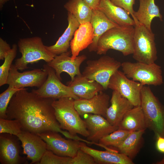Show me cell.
<instances>
[{
	"label": "cell",
	"mask_w": 164,
	"mask_h": 164,
	"mask_svg": "<svg viewBox=\"0 0 164 164\" xmlns=\"http://www.w3.org/2000/svg\"><path fill=\"white\" fill-rule=\"evenodd\" d=\"M71 51H67L59 55H56L54 58L47 64L55 70L56 74L60 80L61 73L65 72L67 73L72 81L76 75L82 74L80 67L87 59L85 55L78 56L74 60L70 56Z\"/></svg>",
	"instance_id": "4fadbf2b"
},
{
	"label": "cell",
	"mask_w": 164,
	"mask_h": 164,
	"mask_svg": "<svg viewBox=\"0 0 164 164\" xmlns=\"http://www.w3.org/2000/svg\"><path fill=\"white\" fill-rule=\"evenodd\" d=\"M21 141L23 153L31 161L39 162L47 149L46 143L37 135L23 130L17 136Z\"/></svg>",
	"instance_id": "2e32d148"
},
{
	"label": "cell",
	"mask_w": 164,
	"mask_h": 164,
	"mask_svg": "<svg viewBox=\"0 0 164 164\" xmlns=\"http://www.w3.org/2000/svg\"><path fill=\"white\" fill-rule=\"evenodd\" d=\"M143 85L139 82L130 80L119 70L111 77L108 88L118 91L134 106H140L141 93Z\"/></svg>",
	"instance_id": "30bf717a"
},
{
	"label": "cell",
	"mask_w": 164,
	"mask_h": 164,
	"mask_svg": "<svg viewBox=\"0 0 164 164\" xmlns=\"http://www.w3.org/2000/svg\"><path fill=\"white\" fill-rule=\"evenodd\" d=\"M23 88L17 89L9 86L6 90L0 94V118H7L6 110L11 98L16 92Z\"/></svg>",
	"instance_id": "1f68e13d"
},
{
	"label": "cell",
	"mask_w": 164,
	"mask_h": 164,
	"mask_svg": "<svg viewBox=\"0 0 164 164\" xmlns=\"http://www.w3.org/2000/svg\"><path fill=\"white\" fill-rule=\"evenodd\" d=\"M64 7L73 15L80 24L90 22L93 9L82 0H69Z\"/></svg>",
	"instance_id": "83f0119b"
},
{
	"label": "cell",
	"mask_w": 164,
	"mask_h": 164,
	"mask_svg": "<svg viewBox=\"0 0 164 164\" xmlns=\"http://www.w3.org/2000/svg\"><path fill=\"white\" fill-rule=\"evenodd\" d=\"M58 133L50 131L37 135L46 143L47 150L60 156L73 157L80 149L81 141L66 139Z\"/></svg>",
	"instance_id": "7c38bea8"
},
{
	"label": "cell",
	"mask_w": 164,
	"mask_h": 164,
	"mask_svg": "<svg viewBox=\"0 0 164 164\" xmlns=\"http://www.w3.org/2000/svg\"><path fill=\"white\" fill-rule=\"evenodd\" d=\"M134 31L133 26H119L108 30L98 41L97 54L105 55L109 50L113 49L125 56L132 54Z\"/></svg>",
	"instance_id": "3957f363"
},
{
	"label": "cell",
	"mask_w": 164,
	"mask_h": 164,
	"mask_svg": "<svg viewBox=\"0 0 164 164\" xmlns=\"http://www.w3.org/2000/svg\"><path fill=\"white\" fill-rule=\"evenodd\" d=\"M141 98L140 106L147 128L154 132L156 137H164V106L154 95L149 86H143Z\"/></svg>",
	"instance_id": "277c9868"
},
{
	"label": "cell",
	"mask_w": 164,
	"mask_h": 164,
	"mask_svg": "<svg viewBox=\"0 0 164 164\" xmlns=\"http://www.w3.org/2000/svg\"><path fill=\"white\" fill-rule=\"evenodd\" d=\"M74 100L69 97L54 100L52 104L56 118L61 129L73 135L78 134L87 138L89 134L85 123L75 108Z\"/></svg>",
	"instance_id": "7a4b0ae2"
},
{
	"label": "cell",
	"mask_w": 164,
	"mask_h": 164,
	"mask_svg": "<svg viewBox=\"0 0 164 164\" xmlns=\"http://www.w3.org/2000/svg\"><path fill=\"white\" fill-rule=\"evenodd\" d=\"M12 48L2 38H0V60H3Z\"/></svg>",
	"instance_id": "d590c367"
},
{
	"label": "cell",
	"mask_w": 164,
	"mask_h": 164,
	"mask_svg": "<svg viewBox=\"0 0 164 164\" xmlns=\"http://www.w3.org/2000/svg\"><path fill=\"white\" fill-rule=\"evenodd\" d=\"M135 0H111V2L115 5L120 7L125 10L130 15H131L133 19L134 18L135 12L133 8Z\"/></svg>",
	"instance_id": "e575fe53"
},
{
	"label": "cell",
	"mask_w": 164,
	"mask_h": 164,
	"mask_svg": "<svg viewBox=\"0 0 164 164\" xmlns=\"http://www.w3.org/2000/svg\"><path fill=\"white\" fill-rule=\"evenodd\" d=\"M43 69L47 72V78L38 89H33L32 91L38 96L55 99L63 97H71L74 100L79 99L73 93L68 86L63 84L57 76L54 70L47 64L43 66Z\"/></svg>",
	"instance_id": "9c48e42d"
},
{
	"label": "cell",
	"mask_w": 164,
	"mask_h": 164,
	"mask_svg": "<svg viewBox=\"0 0 164 164\" xmlns=\"http://www.w3.org/2000/svg\"><path fill=\"white\" fill-rule=\"evenodd\" d=\"M87 64L82 74L96 81L106 90L111 77L121 67V63L113 57L104 55L97 60H88Z\"/></svg>",
	"instance_id": "ba28073f"
},
{
	"label": "cell",
	"mask_w": 164,
	"mask_h": 164,
	"mask_svg": "<svg viewBox=\"0 0 164 164\" xmlns=\"http://www.w3.org/2000/svg\"></svg>",
	"instance_id": "60d3db41"
},
{
	"label": "cell",
	"mask_w": 164,
	"mask_h": 164,
	"mask_svg": "<svg viewBox=\"0 0 164 164\" xmlns=\"http://www.w3.org/2000/svg\"><path fill=\"white\" fill-rule=\"evenodd\" d=\"M156 164H164V157L163 159L160 161L157 162H155Z\"/></svg>",
	"instance_id": "ab89813d"
},
{
	"label": "cell",
	"mask_w": 164,
	"mask_h": 164,
	"mask_svg": "<svg viewBox=\"0 0 164 164\" xmlns=\"http://www.w3.org/2000/svg\"><path fill=\"white\" fill-rule=\"evenodd\" d=\"M84 120L89 135L87 140L96 145L101 139L118 129L111 125L103 116L91 114L85 115Z\"/></svg>",
	"instance_id": "5bb4252c"
},
{
	"label": "cell",
	"mask_w": 164,
	"mask_h": 164,
	"mask_svg": "<svg viewBox=\"0 0 164 164\" xmlns=\"http://www.w3.org/2000/svg\"><path fill=\"white\" fill-rule=\"evenodd\" d=\"M139 7L138 11H135L133 19L135 23L139 22L147 29L151 30L152 20L155 17L162 20L159 7L156 5L155 0H139Z\"/></svg>",
	"instance_id": "cb8c5ba5"
},
{
	"label": "cell",
	"mask_w": 164,
	"mask_h": 164,
	"mask_svg": "<svg viewBox=\"0 0 164 164\" xmlns=\"http://www.w3.org/2000/svg\"><path fill=\"white\" fill-rule=\"evenodd\" d=\"M67 19L68 26L56 43L50 46H46L48 51L56 55L67 51L74 33L80 25L73 15L68 12Z\"/></svg>",
	"instance_id": "d4e9b609"
},
{
	"label": "cell",
	"mask_w": 164,
	"mask_h": 164,
	"mask_svg": "<svg viewBox=\"0 0 164 164\" xmlns=\"http://www.w3.org/2000/svg\"><path fill=\"white\" fill-rule=\"evenodd\" d=\"M17 49L16 44H13L11 50L5 57L4 63L0 67V86L6 84L9 70L16 56Z\"/></svg>",
	"instance_id": "f546056e"
},
{
	"label": "cell",
	"mask_w": 164,
	"mask_h": 164,
	"mask_svg": "<svg viewBox=\"0 0 164 164\" xmlns=\"http://www.w3.org/2000/svg\"><path fill=\"white\" fill-rule=\"evenodd\" d=\"M18 44L22 55L21 57L15 61L14 64L18 70L22 71L28 68V64L37 63L40 60L48 63L56 56L46 49L39 37L20 39Z\"/></svg>",
	"instance_id": "5b68a950"
},
{
	"label": "cell",
	"mask_w": 164,
	"mask_h": 164,
	"mask_svg": "<svg viewBox=\"0 0 164 164\" xmlns=\"http://www.w3.org/2000/svg\"><path fill=\"white\" fill-rule=\"evenodd\" d=\"M131 132L118 129L100 139L97 144L118 147Z\"/></svg>",
	"instance_id": "f1b7e54d"
},
{
	"label": "cell",
	"mask_w": 164,
	"mask_h": 164,
	"mask_svg": "<svg viewBox=\"0 0 164 164\" xmlns=\"http://www.w3.org/2000/svg\"><path fill=\"white\" fill-rule=\"evenodd\" d=\"M134 27L133 58L147 64L155 63L157 56L154 34L139 22Z\"/></svg>",
	"instance_id": "8992f818"
},
{
	"label": "cell",
	"mask_w": 164,
	"mask_h": 164,
	"mask_svg": "<svg viewBox=\"0 0 164 164\" xmlns=\"http://www.w3.org/2000/svg\"><path fill=\"white\" fill-rule=\"evenodd\" d=\"M94 37L93 30L90 22L80 25L70 43L72 60L78 56L80 51L88 47L93 42Z\"/></svg>",
	"instance_id": "44dd1931"
},
{
	"label": "cell",
	"mask_w": 164,
	"mask_h": 164,
	"mask_svg": "<svg viewBox=\"0 0 164 164\" xmlns=\"http://www.w3.org/2000/svg\"><path fill=\"white\" fill-rule=\"evenodd\" d=\"M92 9H98L101 0H82Z\"/></svg>",
	"instance_id": "74e56055"
},
{
	"label": "cell",
	"mask_w": 164,
	"mask_h": 164,
	"mask_svg": "<svg viewBox=\"0 0 164 164\" xmlns=\"http://www.w3.org/2000/svg\"><path fill=\"white\" fill-rule=\"evenodd\" d=\"M145 130L132 132L122 143L117 148L120 152L132 160L138 154L142 142V135Z\"/></svg>",
	"instance_id": "4316f807"
},
{
	"label": "cell",
	"mask_w": 164,
	"mask_h": 164,
	"mask_svg": "<svg viewBox=\"0 0 164 164\" xmlns=\"http://www.w3.org/2000/svg\"><path fill=\"white\" fill-rule=\"evenodd\" d=\"M147 128L145 117L140 106H134L125 115L118 129L129 132L145 130Z\"/></svg>",
	"instance_id": "484cf974"
},
{
	"label": "cell",
	"mask_w": 164,
	"mask_h": 164,
	"mask_svg": "<svg viewBox=\"0 0 164 164\" xmlns=\"http://www.w3.org/2000/svg\"><path fill=\"white\" fill-rule=\"evenodd\" d=\"M21 123L16 119L0 118V133H7L16 137L23 131Z\"/></svg>",
	"instance_id": "4dcf8cb0"
},
{
	"label": "cell",
	"mask_w": 164,
	"mask_h": 164,
	"mask_svg": "<svg viewBox=\"0 0 164 164\" xmlns=\"http://www.w3.org/2000/svg\"><path fill=\"white\" fill-rule=\"evenodd\" d=\"M68 86L77 97L81 99L90 98L104 90L100 84L82 74L76 75L72 81L68 82Z\"/></svg>",
	"instance_id": "d6986e66"
},
{
	"label": "cell",
	"mask_w": 164,
	"mask_h": 164,
	"mask_svg": "<svg viewBox=\"0 0 164 164\" xmlns=\"http://www.w3.org/2000/svg\"><path fill=\"white\" fill-rule=\"evenodd\" d=\"M110 97L107 94L100 92L88 99L75 100L74 106L80 116L91 114L101 115L106 117L109 107Z\"/></svg>",
	"instance_id": "9a60e30c"
},
{
	"label": "cell",
	"mask_w": 164,
	"mask_h": 164,
	"mask_svg": "<svg viewBox=\"0 0 164 164\" xmlns=\"http://www.w3.org/2000/svg\"><path fill=\"white\" fill-rule=\"evenodd\" d=\"M10 0H0V9H2L4 5Z\"/></svg>",
	"instance_id": "f35d334b"
},
{
	"label": "cell",
	"mask_w": 164,
	"mask_h": 164,
	"mask_svg": "<svg viewBox=\"0 0 164 164\" xmlns=\"http://www.w3.org/2000/svg\"><path fill=\"white\" fill-rule=\"evenodd\" d=\"M111 105L108 108L106 118L112 125L118 126L125 114L134 106L118 91L113 90L110 100Z\"/></svg>",
	"instance_id": "ac0fdd59"
},
{
	"label": "cell",
	"mask_w": 164,
	"mask_h": 164,
	"mask_svg": "<svg viewBox=\"0 0 164 164\" xmlns=\"http://www.w3.org/2000/svg\"><path fill=\"white\" fill-rule=\"evenodd\" d=\"M156 138V149L160 152L164 153V137L158 136Z\"/></svg>",
	"instance_id": "8d00e7d4"
},
{
	"label": "cell",
	"mask_w": 164,
	"mask_h": 164,
	"mask_svg": "<svg viewBox=\"0 0 164 164\" xmlns=\"http://www.w3.org/2000/svg\"><path fill=\"white\" fill-rule=\"evenodd\" d=\"M86 143L81 142L80 149L91 156L96 164H134L132 159L125 155L109 149L102 145L99 146L105 148L106 151L97 150L90 148Z\"/></svg>",
	"instance_id": "e0dca14e"
},
{
	"label": "cell",
	"mask_w": 164,
	"mask_h": 164,
	"mask_svg": "<svg viewBox=\"0 0 164 164\" xmlns=\"http://www.w3.org/2000/svg\"><path fill=\"white\" fill-rule=\"evenodd\" d=\"M24 88L11 98L7 109L6 119H16L24 131L36 134L47 131L60 133L66 138L79 141L82 138L60 128L56 119L52 103L55 99L41 97Z\"/></svg>",
	"instance_id": "6da1fadb"
},
{
	"label": "cell",
	"mask_w": 164,
	"mask_h": 164,
	"mask_svg": "<svg viewBox=\"0 0 164 164\" xmlns=\"http://www.w3.org/2000/svg\"><path fill=\"white\" fill-rule=\"evenodd\" d=\"M98 9L119 26H134L135 24L134 19L131 18L127 12L114 5L110 0H101Z\"/></svg>",
	"instance_id": "603a6c76"
},
{
	"label": "cell",
	"mask_w": 164,
	"mask_h": 164,
	"mask_svg": "<svg viewBox=\"0 0 164 164\" xmlns=\"http://www.w3.org/2000/svg\"><path fill=\"white\" fill-rule=\"evenodd\" d=\"M123 72L129 78L138 82L144 86H155L163 83L161 67L155 63L147 64L137 62L121 63Z\"/></svg>",
	"instance_id": "52a82bcc"
},
{
	"label": "cell",
	"mask_w": 164,
	"mask_h": 164,
	"mask_svg": "<svg viewBox=\"0 0 164 164\" xmlns=\"http://www.w3.org/2000/svg\"><path fill=\"white\" fill-rule=\"evenodd\" d=\"M90 22L93 29L94 37L93 42L88 47V49L90 52H96L100 37L108 30L119 26L110 20L98 9L93 10Z\"/></svg>",
	"instance_id": "7402d4cb"
},
{
	"label": "cell",
	"mask_w": 164,
	"mask_h": 164,
	"mask_svg": "<svg viewBox=\"0 0 164 164\" xmlns=\"http://www.w3.org/2000/svg\"><path fill=\"white\" fill-rule=\"evenodd\" d=\"M12 135H0V162L2 164H19L22 161L19 144Z\"/></svg>",
	"instance_id": "ffe728a7"
},
{
	"label": "cell",
	"mask_w": 164,
	"mask_h": 164,
	"mask_svg": "<svg viewBox=\"0 0 164 164\" xmlns=\"http://www.w3.org/2000/svg\"><path fill=\"white\" fill-rule=\"evenodd\" d=\"M15 64L9 70L6 84L14 88L21 89L26 87H39L46 80L47 73L44 69H35L22 73L18 71Z\"/></svg>",
	"instance_id": "8fae6325"
},
{
	"label": "cell",
	"mask_w": 164,
	"mask_h": 164,
	"mask_svg": "<svg viewBox=\"0 0 164 164\" xmlns=\"http://www.w3.org/2000/svg\"><path fill=\"white\" fill-rule=\"evenodd\" d=\"M71 157L58 155L47 150L42 156L39 164H71Z\"/></svg>",
	"instance_id": "d6a6232c"
},
{
	"label": "cell",
	"mask_w": 164,
	"mask_h": 164,
	"mask_svg": "<svg viewBox=\"0 0 164 164\" xmlns=\"http://www.w3.org/2000/svg\"><path fill=\"white\" fill-rule=\"evenodd\" d=\"M93 158L89 154L80 149L76 155L71 157V164H95Z\"/></svg>",
	"instance_id": "836d02e7"
}]
</instances>
